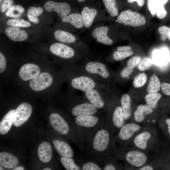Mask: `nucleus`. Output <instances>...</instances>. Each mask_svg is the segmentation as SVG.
I'll use <instances>...</instances> for the list:
<instances>
[{
  "instance_id": "obj_26",
  "label": "nucleus",
  "mask_w": 170,
  "mask_h": 170,
  "mask_svg": "<svg viewBox=\"0 0 170 170\" xmlns=\"http://www.w3.org/2000/svg\"><path fill=\"white\" fill-rule=\"evenodd\" d=\"M141 61V58L139 56H133L130 58L127 61L126 66L121 71V76L124 78H128L132 73L133 69L138 65Z\"/></svg>"
},
{
  "instance_id": "obj_51",
  "label": "nucleus",
  "mask_w": 170,
  "mask_h": 170,
  "mask_svg": "<svg viewBox=\"0 0 170 170\" xmlns=\"http://www.w3.org/2000/svg\"><path fill=\"white\" fill-rule=\"evenodd\" d=\"M165 122L167 125L168 132L170 135V119H167L165 121Z\"/></svg>"
},
{
  "instance_id": "obj_33",
  "label": "nucleus",
  "mask_w": 170,
  "mask_h": 170,
  "mask_svg": "<svg viewBox=\"0 0 170 170\" xmlns=\"http://www.w3.org/2000/svg\"><path fill=\"white\" fill-rule=\"evenodd\" d=\"M161 97L160 93H149L145 95L144 99L147 105L153 109H155L157 107L158 102Z\"/></svg>"
},
{
  "instance_id": "obj_39",
  "label": "nucleus",
  "mask_w": 170,
  "mask_h": 170,
  "mask_svg": "<svg viewBox=\"0 0 170 170\" xmlns=\"http://www.w3.org/2000/svg\"><path fill=\"white\" fill-rule=\"evenodd\" d=\"M147 79V76L145 73H140L134 77L133 81V85L136 88L142 87L146 82Z\"/></svg>"
},
{
  "instance_id": "obj_32",
  "label": "nucleus",
  "mask_w": 170,
  "mask_h": 170,
  "mask_svg": "<svg viewBox=\"0 0 170 170\" xmlns=\"http://www.w3.org/2000/svg\"><path fill=\"white\" fill-rule=\"evenodd\" d=\"M43 11V9L41 7L36 8L33 6L30 7L27 11V17L31 22L37 24L39 22L38 17L42 13Z\"/></svg>"
},
{
  "instance_id": "obj_21",
  "label": "nucleus",
  "mask_w": 170,
  "mask_h": 170,
  "mask_svg": "<svg viewBox=\"0 0 170 170\" xmlns=\"http://www.w3.org/2000/svg\"><path fill=\"white\" fill-rule=\"evenodd\" d=\"M53 143L55 150L61 156L73 157L74 152L72 149L65 142L56 139L53 140Z\"/></svg>"
},
{
  "instance_id": "obj_3",
  "label": "nucleus",
  "mask_w": 170,
  "mask_h": 170,
  "mask_svg": "<svg viewBox=\"0 0 170 170\" xmlns=\"http://www.w3.org/2000/svg\"><path fill=\"white\" fill-rule=\"evenodd\" d=\"M106 121L97 116L84 115L75 117V123L86 144L88 142L98 128Z\"/></svg>"
},
{
  "instance_id": "obj_17",
  "label": "nucleus",
  "mask_w": 170,
  "mask_h": 170,
  "mask_svg": "<svg viewBox=\"0 0 170 170\" xmlns=\"http://www.w3.org/2000/svg\"><path fill=\"white\" fill-rule=\"evenodd\" d=\"M40 67L35 64L28 63L23 65L20 68L19 76L24 81L30 80L41 72Z\"/></svg>"
},
{
  "instance_id": "obj_49",
  "label": "nucleus",
  "mask_w": 170,
  "mask_h": 170,
  "mask_svg": "<svg viewBox=\"0 0 170 170\" xmlns=\"http://www.w3.org/2000/svg\"><path fill=\"white\" fill-rule=\"evenodd\" d=\"M132 48L130 46H121L117 47L118 51H127L131 50Z\"/></svg>"
},
{
  "instance_id": "obj_41",
  "label": "nucleus",
  "mask_w": 170,
  "mask_h": 170,
  "mask_svg": "<svg viewBox=\"0 0 170 170\" xmlns=\"http://www.w3.org/2000/svg\"><path fill=\"white\" fill-rule=\"evenodd\" d=\"M133 54V52L131 50L127 51H121L117 50L114 53L113 57L115 60L121 61L130 56Z\"/></svg>"
},
{
  "instance_id": "obj_53",
  "label": "nucleus",
  "mask_w": 170,
  "mask_h": 170,
  "mask_svg": "<svg viewBox=\"0 0 170 170\" xmlns=\"http://www.w3.org/2000/svg\"><path fill=\"white\" fill-rule=\"evenodd\" d=\"M43 170H51V169L49 168H46L43 169Z\"/></svg>"
},
{
  "instance_id": "obj_24",
  "label": "nucleus",
  "mask_w": 170,
  "mask_h": 170,
  "mask_svg": "<svg viewBox=\"0 0 170 170\" xmlns=\"http://www.w3.org/2000/svg\"><path fill=\"white\" fill-rule=\"evenodd\" d=\"M15 110H10L4 116L0 122V133L4 135L10 129L13 123L14 118Z\"/></svg>"
},
{
  "instance_id": "obj_31",
  "label": "nucleus",
  "mask_w": 170,
  "mask_h": 170,
  "mask_svg": "<svg viewBox=\"0 0 170 170\" xmlns=\"http://www.w3.org/2000/svg\"><path fill=\"white\" fill-rule=\"evenodd\" d=\"M161 84L158 76L153 73L150 77L147 88L148 93H157L159 91Z\"/></svg>"
},
{
  "instance_id": "obj_6",
  "label": "nucleus",
  "mask_w": 170,
  "mask_h": 170,
  "mask_svg": "<svg viewBox=\"0 0 170 170\" xmlns=\"http://www.w3.org/2000/svg\"><path fill=\"white\" fill-rule=\"evenodd\" d=\"M144 127L134 122L125 123L114 136L115 142L121 147H126L131 144L134 137Z\"/></svg>"
},
{
  "instance_id": "obj_50",
  "label": "nucleus",
  "mask_w": 170,
  "mask_h": 170,
  "mask_svg": "<svg viewBox=\"0 0 170 170\" xmlns=\"http://www.w3.org/2000/svg\"><path fill=\"white\" fill-rule=\"evenodd\" d=\"M127 1L129 3L136 2L138 5L140 7H142L144 5L145 3L144 0H127Z\"/></svg>"
},
{
  "instance_id": "obj_18",
  "label": "nucleus",
  "mask_w": 170,
  "mask_h": 170,
  "mask_svg": "<svg viewBox=\"0 0 170 170\" xmlns=\"http://www.w3.org/2000/svg\"><path fill=\"white\" fill-rule=\"evenodd\" d=\"M153 111V109L147 104L139 105L133 113V120L132 122L143 123L147 116Z\"/></svg>"
},
{
  "instance_id": "obj_1",
  "label": "nucleus",
  "mask_w": 170,
  "mask_h": 170,
  "mask_svg": "<svg viewBox=\"0 0 170 170\" xmlns=\"http://www.w3.org/2000/svg\"><path fill=\"white\" fill-rule=\"evenodd\" d=\"M114 133L106 120L95 132L85 146L88 156L98 164L103 163L115 145Z\"/></svg>"
},
{
  "instance_id": "obj_45",
  "label": "nucleus",
  "mask_w": 170,
  "mask_h": 170,
  "mask_svg": "<svg viewBox=\"0 0 170 170\" xmlns=\"http://www.w3.org/2000/svg\"><path fill=\"white\" fill-rule=\"evenodd\" d=\"M167 13V12L165 9L164 6L158 8L156 12L157 17L160 19H162L165 17Z\"/></svg>"
},
{
  "instance_id": "obj_54",
  "label": "nucleus",
  "mask_w": 170,
  "mask_h": 170,
  "mask_svg": "<svg viewBox=\"0 0 170 170\" xmlns=\"http://www.w3.org/2000/svg\"><path fill=\"white\" fill-rule=\"evenodd\" d=\"M0 170H4V168L2 166H1L0 167Z\"/></svg>"
},
{
  "instance_id": "obj_22",
  "label": "nucleus",
  "mask_w": 170,
  "mask_h": 170,
  "mask_svg": "<svg viewBox=\"0 0 170 170\" xmlns=\"http://www.w3.org/2000/svg\"><path fill=\"white\" fill-rule=\"evenodd\" d=\"M37 153L39 159L44 163H47L51 160L52 152V147L48 142L44 141L39 146Z\"/></svg>"
},
{
  "instance_id": "obj_10",
  "label": "nucleus",
  "mask_w": 170,
  "mask_h": 170,
  "mask_svg": "<svg viewBox=\"0 0 170 170\" xmlns=\"http://www.w3.org/2000/svg\"><path fill=\"white\" fill-rule=\"evenodd\" d=\"M108 111L106 121L113 132H117L125 123L121 104L115 106L112 110H108Z\"/></svg>"
},
{
  "instance_id": "obj_56",
  "label": "nucleus",
  "mask_w": 170,
  "mask_h": 170,
  "mask_svg": "<svg viewBox=\"0 0 170 170\" xmlns=\"http://www.w3.org/2000/svg\"><path fill=\"white\" fill-rule=\"evenodd\" d=\"M3 0H0V3Z\"/></svg>"
},
{
  "instance_id": "obj_14",
  "label": "nucleus",
  "mask_w": 170,
  "mask_h": 170,
  "mask_svg": "<svg viewBox=\"0 0 170 170\" xmlns=\"http://www.w3.org/2000/svg\"><path fill=\"white\" fill-rule=\"evenodd\" d=\"M50 123L54 129L59 133L64 135L70 132V126L65 119L57 113H53L49 117Z\"/></svg>"
},
{
  "instance_id": "obj_48",
  "label": "nucleus",
  "mask_w": 170,
  "mask_h": 170,
  "mask_svg": "<svg viewBox=\"0 0 170 170\" xmlns=\"http://www.w3.org/2000/svg\"><path fill=\"white\" fill-rule=\"evenodd\" d=\"M156 166L151 164H146L142 166L139 167L137 170H153L156 168Z\"/></svg>"
},
{
  "instance_id": "obj_44",
  "label": "nucleus",
  "mask_w": 170,
  "mask_h": 170,
  "mask_svg": "<svg viewBox=\"0 0 170 170\" xmlns=\"http://www.w3.org/2000/svg\"><path fill=\"white\" fill-rule=\"evenodd\" d=\"M6 61L5 58L3 54L0 53V72L2 73L6 70Z\"/></svg>"
},
{
  "instance_id": "obj_28",
  "label": "nucleus",
  "mask_w": 170,
  "mask_h": 170,
  "mask_svg": "<svg viewBox=\"0 0 170 170\" xmlns=\"http://www.w3.org/2000/svg\"><path fill=\"white\" fill-rule=\"evenodd\" d=\"M62 21L64 22L71 24L76 28H80L83 25L82 15L79 13H72L62 18Z\"/></svg>"
},
{
  "instance_id": "obj_34",
  "label": "nucleus",
  "mask_w": 170,
  "mask_h": 170,
  "mask_svg": "<svg viewBox=\"0 0 170 170\" xmlns=\"http://www.w3.org/2000/svg\"><path fill=\"white\" fill-rule=\"evenodd\" d=\"M169 0H147V7L149 11L153 15H155L157 9L167 3Z\"/></svg>"
},
{
  "instance_id": "obj_9",
  "label": "nucleus",
  "mask_w": 170,
  "mask_h": 170,
  "mask_svg": "<svg viewBox=\"0 0 170 170\" xmlns=\"http://www.w3.org/2000/svg\"><path fill=\"white\" fill-rule=\"evenodd\" d=\"M98 111V109L84 98H80L77 96L71 110L72 115L75 117L84 115H94Z\"/></svg>"
},
{
  "instance_id": "obj_35",
  "label": "nucleus",
  "mask_w": 170,
  "mask_h": 170,
  "mask_svg": "<svg viewBox=\"0 0 170 170\" xmlns=\"http://www.w3.org/2000/svg\"><path fill=\"white\" fill-rule=\"evenodd\" d=\"M72 158L62 156L60 158V162L63 166L67 170H81L80 166L76 164Z\"/></svg>"
},
{
  "instance_id": "obj_27",
  "label": "nucleus",
  "mask_w": 170,
  "mask_h": 170,
  "mask_svg": "<svg viewBox=\"0 0 170 170\" xmlns=\"http://www.w3.org/2000/svg\"><path fill=\"white\" fill-rule=\"evenodd\" d=\"M97 13L96 9L94 8L85 7L83 8L82 15L85 26L88 28L91 26Z\"/></svg>"
},
{
  "instance_id": "obj_42",
  "label": "nucleus",
  "mask_w": 170,
  "mask_h": 170,
  "mask_svg": "<svg viewBox=\"0 0 170 170\" xmlns=\"http://www.w3.org/2000/svg\"><path fill=\"white\" fill-rule=\"evenodd\" d=\"M82 170H101L102 168L98 164L94 161L87 162L83 163L80 166Z\"/></svg>"
},
{
  "instance_id": "obj_4",
  "label": "nucleus",
  "mask_w": 170,
  "mask_h": 170,
  "mask_svg": "<svg viewBox=\"0 0 170 170\" xmlns=\"http://www.w3.org/2000/svg\"><path fill=\"white\" fill-rule=\"evenodd\" d=\"M73 68L70 84L73 89L84 92L91 89L102 90L105 88L104 84L81 71L78 66Z\"/></svg>"
},
{
  "instance_id": "obj_29",
  "label": "nucleus",
  "mask_w": 170,
  "mask_h": 170,
  "mask_svg": "<svg viewBox=\"0 0 170 170\" xmlns=\"http://www.w3.org/2000/svg\"><path fill=\"white\" fill-rule=\"evenodd\" d=\"M54 38L63 43H71L76 40L75 37L71 33L61 30H56L54 32Z\"/></svg>"
},
{
  "instance_id": "obj_19",
  "label": "nucleus",
  "mask_w": 170,
  "mask_h": 170,
  "mask_svg": "<svg viewBox=\"0 0 170 170\" xmlns=\"http://www.w3.org/2000/svg\"><path fill=\"white\" fill-rule=\"evenodd\" d=\"M108 28L106 26H102L95 28L92 32L93 37L96 38L97 41L106 45H110L113 43L112 40L107 35Z\"/></svg>"
},
{
  "instance_id": "obj_20",
  "label": "nucleus",
  "mask_w": 170,
  "mask_h": 170,
  "mask_svg": "<svg viewBox=\"0 0 170 170\" xmlns=\"http://www.w3.org/2000/svg\"><path fill=\"white\" fill-rule=\"evenodd\" d=\"M5 32L7 36L14 41H22L28 37L27 32L24 30L15 27H8L6 28Z\"/></svg>"
},
{
  "instance_id": "obj_43",
  "label": "nucleus",
  "mask_w": 170,
  "mask_h": 170,
  "mask_svg": "<svg viewBox=\"0 0 170 170\" xmlns=\"http://www.w3.org/2000/svg\"><path fill=\"white\" fill-rule=\"evenodd\" d=\"M161 35V38L163 41H165L167 38L170 41V28L166 26H160L158 29Z\"/></svg>"
},
{
  "instance_id": "obj_15",
  "label": "nucleus",
  "mask_w": 170,
  "mask_h": 170,
  "mask_svg": "<svg viewBox=\"0 0 170 170\" xmlns=\"http://www.w3.org/2000/svg\"><path fill=\"white\" fill-rule=\"evenodd\" d=\"M49 49L53 54L64 59L72 58L75 55V51L72 48L62 43H53L50 46Z\"/></svg>"
},
{
  "instance_id": "obj_8",
  "label": "nucleus",
  "mask_w": 170,
  "mask_h": 170,
  "mask_svg": "<svg viewBox=\"0 0 170 170\" xmlns=\"http://www.w3.org/2000/svg\"><path fill=\"white\" fill-rule=\"evenodd\" d=\"M117 21L125 25L132 26H139L146 23L145 17L141 14L130 9L121 12L117 18Z\"/></svg>"
},
{
  "instance_id": "obj_40",
  "label": "nucleus",
  "mask_w": 170,
  "mask_h": 170,
  "mask_svg": "<svg viewBox=\"0 0 170 170\" xmlns=\"http://www.w3.org/2000/svg\"><path fill=\"white\" fill-rule=\"evenodd\" d=\"M153 61L150 58L145 57L140 61L138 66L139 69L142 71L150 69L153 65Z\"/></svg>"
},
{
  "instance_id": "obj_23",
  "label": "nucleus",
  "mask_w": 170,
  "mask_h": 170,
  "mask_svg": "<svg viewBox=\"0 0 170 170\" xmlns=\"http://www.w3.org/2000/svg\"><path fill=\"white\" fill-rule=\"evenodd\" d=\"M18 163V160L12 154L5 152L0 153V166L7 169H14Z\"/></svg>"
},
{
  "instance_id": "obj_2",
  "label": "nucleus",
  "mask_w": 170,
  "mask_h": 170,
  "mask_svg": "<svg viewBox=\"0 0 170 170\" xmlns=\"http://www.w3.org/2000/svg\"><path fill=\"white\" fill-rule=\"evenodd\" d=\"M110 155L126 162L133 168L137 169L147 163L150 157L146 152L135 148L113 147Z\"/></svg>"
},
{
  "instance_id": "obj_16",
  "label": "nucleus",
  "mask_w": 170,
  "mask_h": 170,
  "mask_svg": "<svg viewBox=\"0 0 170 170\" xmlns=\"http://www.w3.org/2000/svg\"><path fill=\"white\" fill-rule=\"evenodd\" d=\"M48 12H55L60 17H63L68 15L71 11L70 5L66 3H58L52 1L47 2L44 6Z\"/></svg>"
},
{
  "instance_id": "obj_13",
  "label": "nucleus",
  "mask_w": 170,
  "mask_h": 170,
  "mask_svg": "<svg viewBox=\"0 0 170 170\" xmlns=\"http://www.w3.org/2000/svg\"><path fill=\"white\" fill-rule=\"evenodd\" d=\"M32 108L29 103L23 102L15 110L14 118L13 124L16 127L21 126L29 118L32 112Z\"/></svg>"
},
{
  "instance_id": "obj_37",
  "label": "nucleus",
  "mask_w": 170,
  "mask_h": 170,
  "mask_svg": "<svg viewBox=\"0 0 170 170\" xmlns=\"http://www.w3.org/2000/svg\"><path fill=\"white\" fill-rule=\"evenodd\" d=\"M24 11V8L20 5H13L11 6L8 8L5 14L8 17L18 18L21 16Z\"/></svg>"
},
{
  "instance_id": "obj_46",
  "label": "nucleus",
  "mask_w": 170,
  "mask_h": 170,
  "mask_svg": "<svg viewBox=\"0 0 170 170\" xmlns=\"http://www.w3.org/2000/svg\"><path fill=\"white\" fill-rule=\"evenodd\" d=\"M162 92L165 94L170 95V84L163 82L161 84Z\"/></svg>"
},
{
  "instance_id": "obj_38",
  "label": "nucleus",
  "mask_w": 170,
  "mask_h": 170,
  "mask_svg": "<svg viewBox=\"0 0 170 170\" xmlns=\"http://www.w3.org/2000/svg\"><path fill=\"white\" fill-rule=\"evenodd\" d=\"M6 24L9 26L17 27H28L31 26V23L28 21L18 19L8 20L7 21Z\"/></svg>"
},
{
  "instance_id": "obj_47",
  "label": "nucleus",
  "mask_w": 170,
  "mask_h": 170,
  "mask_svg": "<svg viewBox=\"0 0 170 170\" xmlns=\"http://www.w3.org/2000/svg\"><path fill=\"white\" fill-rule=\"evenodd\" d=\"M13 3V0H4L1 8L2 12H4L6 9L9 8L11 6Z\"/></svg>"
},
{
  "instance_id": "obj_25",
  "label": "nucleus",
  "mask_w": 170,
  "mask_h": 170,
  "mask_svg": "<svg viewBox=\"0 0 170 170\" xmlns=\"http://www.w3.org/2000/svg\"><path fill=\"white\" fill-rule=\"evenodd\" d=\"M120 103L126 122L130 119L132 115L131 99L129 95L127 94H123L121 98Z\"/></svg>"
},
{
  "instance_id": "obj_12",
  "label": "nucleus",
  "mask_w": 170,
  "mask_h": 170,
  "mask_svg": "<svg viewBox=\"0 0 170 170\" xmlns=\"http://www.w3.org/2000/svg\"><path fill=\"white\" fill-rule=\"evenodd\" d=\"M101 90L95 89L88 90L84 92L83 98L98 109L108 110V104L103 91Z\"/></svg>"
},
{
  "instance_id": "obj_55",
  "label": "nucleus",
  "mask_w": 170,
  "mask_h": 170,
  "mask_svg": "<svg viewBox=\"0 0 170 170\" xmlns=\"http://www.w3.org/2000/svg\"><path fill=\"white\" fill-rule=\"evenodd\" d=\"M78 1L80 2H82L85 1V0H77Z\"/></svg>"
},
{
  "instance_id": "obj_11",
  "label": "nucleus",
  "mask_w": 170,
  "mask_h": 170,
  "mask_svg": "<svg viewBox=\"0 0 170 170\" xmlns=\"http://www.w3.org/2000/svg\"><path fill=\"white\" fill-rule=\"evenodd\" d=\"M53 81V76L50 73L43 72L30 80L29 86L34 91H40L50 87Z\"/></svg>"
},
{
  "instance_id": "obj_5",
  "label": "nucleus",
  "mask_w": 170,
  "mask_h": 170,
  "mask_svg": "<svg viewBox=\"0 0 170 170\" xmlns=\"http://www.w3.org/2000/svg\"><path fill=\"white\" fill-rule=\"evenodd\" d=\"M157 140V133L154 128L146 127L136 135L131 144L133 147L147 152L156 147Z\"/></svg>"
},
{
  "instance_id": "obj_36",
  "label": "nucleus",
  "mask_w": 170,
  "mask_h": 170,
  "mask_svg": "<svg viewBox=\"0 0 170 170\" xmlns=\"http://www.w3.org/2000/svg\"><path fill=\"white\" fill-rule=\"evenodd\" d=\"M107 10L112 16H115L118 14V7L116 0H102Z\"/></svg>"
},
{
  "instance_id": "obj_7",
  "label": "nucleus",
  "mask_w": 170,
  "mask_h": 170,
  "mask_svg": "<svg viewBox=\"0 0 170 170\" xmlns=\"http://www.w3.org/2000/svg\"><path fill=\"white\" fill-rule=\"evenodd\" d=\"M78 67L81 71L103 84L110 77L107 67L102 62L89 61L83 65Z\"/></svg>"
},
{
  "instance_id": "obj_30",
  "label": "nucleus",
  "mask_w": 170,
  "mask_h": 170,
  "mask_svg": "<svg viewBox=\"0 0 170 170\" xmlns=\"http://www.w3.org/2000/svg\"><path fill=\"white\" fill-rule=\"evenodd\" d=\"M116 158L111 155H108L105 158L103 163V170L122 169V167L119 166L116 161Z\"/></svg>"
},
{
  "instance_id": "obj_52",
  "label": "nucleus",
  "mask_w": 170,
  "mask_h": 170,
  "mask_svg": "<svg viewBox=\"0 0 170 170\" xmlns=\"http://www.w3.org/2000/svg\"><path fill=\"white\" fill-rule=\"evenodd\" d=\"M13 170H23L24 168L20 166L16 167L13 169Z\"/></svg>"
}]
</instances>
